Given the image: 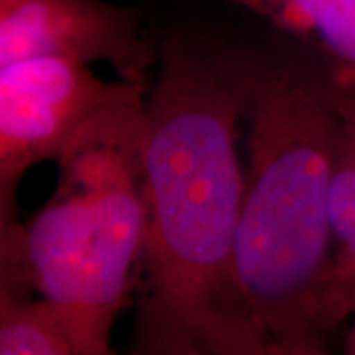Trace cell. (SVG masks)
Masks as SVG:
<instances>
[{"label": "cell", "mask_w": 355, "mask_h": 355, "mask_svg": "<svg viewBox=\"0 0 355 355\" xmlns=\"http://www.w3.org/2000/svg\"><path fill=\"white\" fill-rule=\"evenodd\" d=\"M284 32L320 42L334 64L355 71V0H229Z\"/></svg>", "instance_id": "obj_8"}, {"label": "cell", "mask_w": 355, "mask_h": 355, "mask_svg": "<svg viewBox=\"0 0 355 355\" xmlns=\"http://www.w3.org/2000/svg\"><path fill=\"white\" fill-rule=\"evenodd\" d=\"M352 314H354V326H352V331H349L347 342H345V352L355 355V298L354 302H352Z\"/></svg>", "instance_id": "obj_10"}, {"label": "cell", "mask_w": 355, "mask_h": 355, "mask_svg": "<svg viewBox=\"0 0 355 355\" xmlns=\"http://www.w3.org/2000/svg\"><path fill=\"white\" fill-rule=\"evenodd\" d=\"M55 53L111 65L119 77L140 83L150 64L139 18L123 6L105 0H0V67Z\"/></svg>", "instance_id": "obj_5"}, {"label": "cell", "mask_w": 355, "mask_h": 355, "mask_svg": "<svg viewBox=\"0 0 355 355\" xmlns=\"http://www.w3.org/2000/svg\"><path fill=\"white\" fill-rule=\"evenodd\" d=\"M144 95V83L105 79L65 53L0 67V180L20 182L30 168L55 162L91 123Z\"/></svg>", "instance_id": "obj_4"}, {"label": "cell", "mask_w": 355, "mask_h": 355, "mask_svg": "<svg viewBox=\"0 0 355 355\" xmlns=\"http://www.w3.org/2000/svg\"><path fill=\"white\" fill-rule=\"evenodd\" d=\"M142 107L127 103L91 123L55 160L53 196L24 223L32 291L111 326L137 286L146 239Z\"/></svg>", "instance_id": "obj_3"}, {"label": "cell", "mask_w": 355, "mask_h": 355, "mask_svg": "<svg viewBox=\"0 0 355 355\" xmlns=\"http://www.w3.org/2000/svg\"><path fill=\"white\" fill-rule=\"evenodd\" d=\"M257 51L176 34L144 95L146 239L135 354L268 355L243 302L235 251L245 196L239 127Z\"/></svg>", "instance_id": "obj_1"}, {"label": "cell", "mask_w": 355, "mask_h": 355, "mask_svg": "<svg viewBox=\"0 0 355 355\" xmlns=\"http://www.w3.org/2000/svg\"><path fill=\"white\" fill-rule=\"evenodd\" d=\"M331 223L338 243L334 300L343 320L352 314L355 298V71L343 67H340V130L331 182Z\"/></svg>", "instance_id": "obj_7"}, {"label": "cell", "mask_w": 355, "mask_h": 355, "mask_svg": "<svg viewBox=\"0 0 355 355\" xmlns=\"http://www.w3.org/2000/svg\"><path fill=\"white\" fill-rule=\"evenodd\" d=\"M20 182L0 180V308L32 291L24 254V223L18 221Z\"/></svg>", "instance_id": "obj_9"}, {"label": "cell", "mask_w": 355, "mask_h": 355, "mask_svg": "<svg viewBox=\"0 0 355 355\" xmlns=\"http://www.w3.org/2000/svg\"><path fill=\"white\" fill-rule=\"evenodd\" d=\"M247 168L237 284L270 355L324 354L334 300L331 182L340 67L302 51L259 53L245 111Z\"/></svg>", "instance_id": "obj_2"}, {"label": "cell", "mask_w": 355, "mask_h": 355, "mask_svg": "<svg viewBox=\"0 0 355 355\" xmlns=\"http://www.w3.org/2000/svg\"><path fill=\"white\" fill-rule=\"evenodd\" d=\"M111 324L40 296L0 308V355L111 354Z\"/></svg>", "instance_id": "obj_6"}]
</instances>
